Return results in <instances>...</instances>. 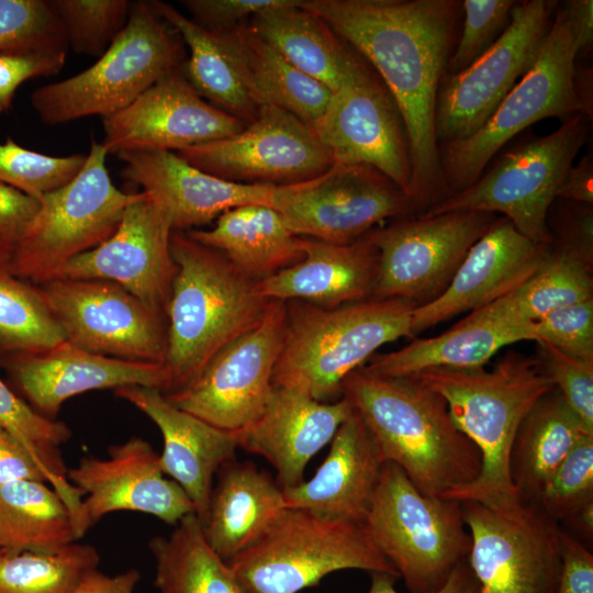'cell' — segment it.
<instances>
[{
  "mask_svg": "<svg viewBox=\"0 0 593 593\" xmlns=\"http://www.w3.org/2000/svg\"><path fill=\"white\" fill-rule=\"evenodd\" d=\"M0 427L41 458L56 474L67 478L59 447L70 438V429L63 422L41 415L1 378Z\"/></svg>",
  "mask_w": 593,
  "mask_h": 593,
  "instance_id": "46",
  "label": "cell"
},
{
  "mask_svg": "<svg viewBox=\"0 0 593 593\" xmlns=\"http://www.w3.org/2000/svg\"><path fill=\"white\" fill-rule=\"evenodd\" d=\"M461 507L471 538L467 561L479 593L556 592L561 527L539 504L523 501L496 510L462 502Z\"/></svg>",
  "mask_w": 593,
  "mask_h": 593,
  "instance_id": "14",
  "label": "cell"
},
{
  "mask_svg": "<svg viewBox=\"0 0 593 593\" xmlns=\"http://www.w3.org/2000/svg\"><path fill=\"white\" fill-rule=\"evenodd\" d=\"M148 547L159 593H248L227 561L209 546L194 513L184 516L167 537H153Z\"/></svg>",
  "mask_w": 593,
  "mask_h": 593,
  "instance_id": "38",
  "label": "cell"
},
{
  "mask_svg": "<svg viewBox=\"0 0 593 593\" xmlns=\"http://www.w3.org/2000/svg\"><path fill=\"white\" fill-rule=\"evenodd\" d=\"M351 412L345 396L322 402L302 388L277 385L259 417L238 432L239 448L270 462L282 490L293 488L304 481L311 458L331 443Z\"/></svg>",
  "mask_w": 593,
  "mask_h": 593,
  "instance_id": "26",
  "label": "cell"
},
{
  "mask_svg": "<svg viewBox=\"0 0 593 593\" xmlns=\"http://www.w3.org/2000/svg\"><path fill=\"white\" fill-rule=\"evenodd\" d=\"M558 524H572L592 538L593 533V435H585L559 466L539 503Z\"/></svg>",
  "mask_w": 593,
  "mask_h": 593,
  "instance_id": "42",
  "label": "cell"
},
{
  "mask_svg": "<svg viewBox=\"0 0 593 593\" xmlns=\"http://www.w3.org/2000/svg\"><path fill=\"white\" fill-rule=\"evenodd\" d=\"M415 307L399 299H367L334 309L286 302L283 343L272 385L299 387L322 402L342 396L345 378L378 348L401 337L413 338Z\"/></svg>",
  "mask_w": 593,
  "mask_h": 593,
  "instance_id": "5",
  "label": "cell"
},
{
  "mask_svg": "<svg viewBox=\"0 0 593 593\" xmlns=\"http://www.w3.org/2000/svg\"><path fill=\"white\" fill-rule=\"evenodd\" d=\"M585 435L579 416L553 387L523 418L510 456L512 483L521 500L539 503L548 482Z\"/></svg>",
  "mask_w": 593,
  "mask_h": 593,
  "instance_id": "34",
  "label": "cell"
},
{
  "mask_svg": "<svg viewBox=\"0 0 593 593\" xmlns=\"http://www.w3.org/2000/svg\"><path fill=\"white\" fill-rule=\"evenodd\" d=\"M281 0H186L182 3L193 21L213 32H225L246 24L258 12Z\"/></svg>",
  "mask_w": 593,
  "mask_h": 593,
  "instance_id": "52",
  "label": "cell"
},
{
  "mask_svg": "<svg viewBox=\"0 0 593 593\" xmlns=\"http://www.w3.org/2000/svg\"><path fill=\"white\" fill-rule=\"evenodd\" d=\"M572 35L577 56L586 54L593 44V1L569 0L562 8Z\"/></svg>",
  "mask_w": 593,
  "mask_h": 593,
  "instance_id": "55",
  "label": "cell"
},
{
  "mask_svg": "<svg viewBox=\"0 0 593 593\" xmlns=\"http://www.w3.org/2000/svg\"><path fill=\"white\" fill-rule=\"evenodd\" d=\"M64 340L40 287L0 266V356L38 353Z\"/></svg>",
  "mask_w": 593,
  "mask_h": 593,
  "instance_id": "39",
  "label": "cell"
},
{
  "mask_svg": "<svg viewBox=\"0 0 593 593\" xmlns=\"http://www.w3.org/2000/svg\"><path fill=\"white\" fill-rule=\"evenodd\" d=\"M60 21L45 0H0V52L67 51Z\"/></svg>",
  "mask_w": 593,
  "mask_h": 593,
  "instance_id": "45",
  "label": "cell"
},
{
  "mask_svg": "<svg viewBox=\"0 0 593 593\" xmlns=\"http://www.w3.org/2000/svg\"><path fill=\"white\" fill-rule=\"evenodd\" d=\"M378 70L410 146L415 215L447 198L435 133L439 86L455 45L456 0H301Z\"/></svg>",
  "mask_w": 593,
  "mask_h": 593,
  "instance_id": "1",
  "label": "cell"
},
{
  "mask_svg": "<svg viewBox=\"0 0 593 593\" xmlns=\"http://www.w3.org/2000/svg\"><path fill=\"white\" fill-rule=\"evenodd\" d=\"M114 393L157 425L164 440L161 470L186 492L202 525L209 512L213 477L234 459L239 448L238 432L221 429L178 409L157 388L130 385Z\"/></svg>",
  "mask_w": 593,
  "mask_h": 593,
  "instance_id": "27",
  "label": "cell"
},
{
  "mask_svg": "<svg viewBox=\"0 0 593 593\" xmlns=\"http://www.w3.org/2000/svg\"><path fill=\"white\" fill-rule=\"evenodd\" d=\"M536 340L534 322L514 316L501 299L471 311L445 333L413 338L404 347L372 355L362 366L383 377H409L427 368H481L503 347Z\"/></svg>",
  "mask_w": 593,
  "mask_h": 593,
  "instance_id": "29",
  "label": "cell"
},
{
  "mask_svg": "<svg viewBox=\"0 0 593 593\" xmlns=\"http://www.w3.org/2000/svg\"><path fill=\"white\" fill-rule=\"evenodd\" d=\"M217 33L228 46L243 81L258 107H279L310 126L323 114L333 92L290 64L248 23Z\"/></svg>",
  "mask_w": 593,
  "mask_h": 593,
  "instance_id": "35",
  "label": "cell"
},
{
  "mask_svg": "<svg viewBox=\"0 0 593 593\" xmlns=\"http://www.w3.org/2000/svg\"><path fill=\"white\" fill-rule=\"evenodd\" d=\"M536 340L593 363V299L552 311L534 322Z\"/></svg>",
  "mask_w": 593,
  "mask_h": 593,
  "instance_id": "49",
  "label": "cell"
},
{
  "mask_svg": "<svg viewBox=\"0 0 593 593\" xmlns=\"http://www.w3.org/2000/svg\"><path fill=\"white\" fill-rule=\"evenodd\" d=\"M249 27L303 74L336 91L360 60L301 0H281L255 14Z\"/></svg>",
  "mask_w": 593,
  "mask_h": 593,
  "instance_id": "33",
  "label": "cell"
},
{
  "mask_svg": "<svg viewBox=\"0 0 593 593\" xmlns=\"http://www.w3.org/2000/svg\"><path fill=\"white\" fill-rule=\"evenodd\" d=\"M556 8L548 0L516 2L493 44L467 68L443 78L435 111L438 145L471 136L490 119L535 63Z\"/></svg>",
  "mask_w": 593,
  "mask_h": 593,
  "instance_id": "13",
  "label": "cell"
},
{
  "mask_svg": "<svg viewBox=\"0 0 593 593\" xmlns=\"http://www.w3.org/2000/svg\"><path fill=\"white\" fill-rule=\"evenodd\" d=\"M177 154L222 179L272 186L313 179L334 165L309 124L271 104L260 105L254 121L240 133Z\"/></svg>",
  "mask_w": 593,
  "mask_h": 593,
  "instance_id": "18",
  "label": "cell"
},
{
  "mask_svg": "<svg viewBox=\"0 0 593 593\" xmlns=\"http://www.w3.org/2000/svg\"><path fill=\"white\" fill-rule=\"evenodd\" d=\"M399 578L382 573H371V584L367 593H399L394 583ZM432 593H479V583L468 563H460L447 581Z\"/></svg>",
  "mask_w": 593,
  "mask_h": 593,
  "instance_id": "54",
  "label": "cell"
},
{
  "mask_svg": "<svg viewBox=\"0 0 593 593\" xmlns=\"http://www.w3.org/2000/svg\"><path fill=\"white\" fill-rule=\"evenodd\" d=\"M67 51L7 53L0 52V113L7 112L16 89L26 80L57 74Z\"/></svg>",
  "mask_w": 593,
  "mask_h": 593,
  "instance_id": "50",
  "label": "cell"
},
{
  "mask_svg": "<svg viewBox=\"0 0 593 593\" xmlns=\"http://www.w3.org/2000/svg\"><path fill=\"white\" fill-rule=\"evenodd\" d=\"M575 58L574 42L560 9L532 68L481 128L465 139L439 144L447 198L474 183L492 157L532 124L552 116H588L575 87Z\"/></svg>",
  "mask_w": 593,
  "mask_h": 593,
  "instance_id": "9",
  "label": "cell"
},
{
  "mask_svg": "<svg viewBox=\"0 0 593 593\" xmlns=\"http://www.w3.org/2000/svg\"><path fill=\"white\" fill-rule=\"evenodd\" d=\"M149 4L154 13L171 25L188 45L187 80L194 90L223 111L246 123L253 122L259 107L246 88L222 35L202 27L165 2L152 1Z\"/></svg>",
  "mask_w": 593,
  "mask_h": 593,
  "instance_id": "37",
  "label": "cell"
},
{
  "mask_svg": "<svg viewBox=\"0 0 593 593\" xmlns=\"http://www.w3.org/2000/svg\"><path fill=\"white\" fill-rule=\"evenodd\" d=\"M592 209H585L572 215L563 234H560L558 247L578 256L592 266Z\"/></svg>",
  "mask_w": 593,
  "mask_h": 593,
  "instance_id": "56",
  "label": "cell"
},
{
  "mask_svg": "<svg viewBox=\"0 0 593 593\" xmlns=\"http://www.w3.org/2000/svg\"><path fill=\"white\" fill-rule=\"evenodd\" d=\"M179 44L148 2L132 5L125 26L99 59L65 80L31 94L40 120L55 125L89 115L110 116L166 75L177 71Z\"/></svg>",
  "mask_w": 593,
  "mask_h": 593,
  "instance_id": "8",
  "label": "cell"
},
{
  "mask_svg": "<svg viewBox=\"0 0 593 593\" xmlns=\"http://www.w3.org/2000/svg\"><path fill=\"white\" fill-rule=\"evenodd\" d=\"M383 462L400 467L424 494L443 497L481 471V455L454 424L441 394L415 376L383 377L362 366L342 384Z\"/></svg>",
  "mask_w": 593,
  "mask_h": 593,
  "instance_id": "2",
  "label": "cell"
},
{
  "mask_svg": "<svg viewBox=\"0 0 593 593\" xmlns=\"http://www.w3.org/2000/svg\"><path fill=\"white\" fill-rule=\"evenodd\" d=\"M87 155L54 157L19 145L8 137L0 143V182L33 198L61 188L82 169Z\"/></svg>",
  "mask_w": 593,
  "mask_h": 593,
  "instance_id": "44",
  "label": "cell"
},
{
  "mask_svg": "<svg viewBox=\"0 0 593 593\" xmlns=\"http://www.w3.org/2000/svg\"><path fill=\"white\" fill-rule=\"evenodd\" d=\"M170 251L177 270L166 311L163 394L188 385L217 351L255 327L272 301L258 281L187 233L172 232Z\"/></svg>",
  "mask_w": 593,
  "mask_h": 593,
  "instance_id": "4",
  "label": "cell"
},
{
  "mask_svg": "<svg viewBox=\"0 0 593 593\" xmlns=\"http://www.w3.org/2000/svg\"><path fill=\"white\" fill-rule=\"evenodd\" d=\"M78 539L72 513L49 484L25 480L0 486V548L51 553Z\"/></svg>",
  "mask_w": 593,
  "mask_h": 593,
  "instance_id": "36",
  "label": "cell"
},
{
  "mask_svg": "<svg viewBox=\"0 0 593 593\" xmlns=\"http://www.w3.org/2000/svg\"><path fill=\"white\" fill-rule=\"evenodd\" d=\"M100 556L88 544L36 553L0 548V593H75Z\"/></svg>",
  "mask_w": 593,
  "mask_h": 593,
  "instance_id": "40",
  "label": "cell"
},
{
  "mask_svg": "<svg viewBox=\"0 0 593 593\" xmlns=\"http://www.w3.org/2000/svg\"><path fill=\"white\" fill-rule=\"evenodd\" d=\"M496 219L488 212H448L404 217L370 231L368 235L378 250L370 299H399L416 307L434 301Z\"/></svg>",
  "mask_w": 593,
  "mask_h": 593,
  "instance_id": "12",
  "label": "cell"
},
{
  "mask_svg": "<svg viewBox=\"0 0 593 593\" xmlns=\"http://www.w3.org/2000/svg\"><path fill=\"white\" fill-rule=\"evenodd\" d=\"M284 325L286 302L272 300L255 327L217 351L188 385L165 398L221 429H245L262 413L272 391Z\"/></svg>",
  "mask_w": 593,
  "mask_h": 593,
  "instance_id": "17",
  "label": "cell"
},
{
  "mask_svg": "<svg viewBox=\"0 0 593 593\" xmlns=\"http://www.w3.org/2000/svg\"><path fill=\"white\" fill-rule=\"evenodd\" d=\"M64 29L68 46L79 54L101 56L125 26L126 0H48Z\"/></svg>",
  "mask_w": 593,
  "mask_h": 593,
  "instance_id": "43",
  "label": "cell"
},
{
  "mask_svg": "<svg viewBox=\"0 0 593 593\" xmlns=\"http://www.w3.org/2000/svg\"><path fill=\"white\" fill-rule=\"evenodd\" d=\"M501 299L513 315L535 322L558 309L592 300V266L560 247L551 248L539 269Z\"/></svg>",
  "mask_w": 593,
  "mask_h": 593,
  "instance_id": "41",
  "label": "cell"
},
{
  "mask_svg": "<svg viewBox=\"0 0 593 593\" xmlns=\"http://www.w3.org/2000/svg\"><path fill=\"white\" fill-rule=\"evenodd\" d=\"M560 571L555 593H593V555L575 537L560 530Z\"/></svg>",
  "mask_w": 593,
  "mask_h": 593,
  "instance_id": "53",
  "label": "cell"
},
{
  "mask_svg": "<svg viewBox=\"0 0 593 593\" xmlns=\"http://www.w3.org/2000/svg\"><path fill=\"white\" fill-rule=\"evenodd\" d=\"M551 248V242L534 243L506 217H497L471 246L448 288L434 301L414 309L412 337L512 293L539 269Z\"/></svg>",
  "mask_w": 593,
  "mask_h": 593,
  "instance_id": "23",
  "label": "cell"
},
{
  "mask_svg": "<svg viewBox=\"0 0 593 593\" xmlns=\"http://www.w3.org/2000/svg\"><path fill=\"white\" fill-rule=\"evenodd\" d=\"M107 155L102 143L92 138L79 174L38 199L40 209L10 261L13 275L41 286L74 257L114 234L126 206L141 192L126 193L113 184Z\"/></svg>",
  "mask_w": 593,
  "mask_h": 593,
  "instance_id": "10",
  "label": "cell"
},
{
  "mask_svg": "<svg viewBox=\"0 0 593 593\" xmlns=\"http://www.w3.org/2000/svg\"><path fill=\"white\" fill-rule=\"evenodd\" d=\"M141 579L137 569L107 575L98 569L86 574L75 593H134Z\"/></svg>",
  "mask_w": 593,
  "mask_h": 593,
  "instance_id": "58",
  "label": "cell"
},
{
  "mask_svg": "<svg viewBox=\"0 0 593 593\" xmlns=\"http://www.w3.org/2000/svg\"><path fill=\"white\" fill-rule=\"evenodd\" d=\"M377 271L378 250L368 234L348 244L304 237L302 260L258 281V289L269 300L334 309L370 299Z\"/></svg>",
  "mask_w": 593,
  "mask_h": 593,
  "instance_id": "30",
  "label": "cell"
},
{
  "mask_svg": "<svg viewBox=\"0 0 593 593\" xmlns=\"http://www.w3.org/2000/svg\"><path fill=\"white\" fill-rule=\"evenodd\" d=\"M333 164L376 168L409 195L410 146L391 94L360 61L311 124Z\"/></svg>",
  "mask_w": 593,
  "mask_h": 593,
  "instance_id": "19",
  "label": "cell"
},
{
  "mask_svg": "<svg viewBox=\"0 0 593 593\" xmlns=\"http://www.w3.org/2000/svg\"><path fill=\"white\" fill-rule=\"evenodd\" d=\"M383 463L372 435L353 407L314 475L282 490L286 508L363 524Z\"/></svg>",
  "mask_w": 593,
  "mask_h": 593,
  "instance_id": "28",
  "label": "cell"
},
{
  "mask_svg": "<svg viewBox=\"0 0 593 593\" xmlns=\"http://www.w3.org/2000/svg\"><path fill=\"white\" fill-rule=\"evenodd\" d=\"M589 120L580 113L569 116L555 132L505 153L470 187L418 215L462 211L501 213L532 242H552L548 212L586 141Z\"/></svg>",
  "mask_w": 593,
  "mask_h": 593,
  "instance_id": "11",
  "label": "cell"
},
{
  "mask_svg": "<svg viewBox=\"0 0 593 593\" xmlns=\"http://www.w3.org/2000/svg\"><path fill=\"white\" fill-rule=\"evenodd\" d=\"M38 209V199L0 182V266H10Z\"/></svg>",
  "mask_w": 593,
  "mask_h": 593,
  "instance_id": "51",
  "label": "cell"
},
{
  "mask_svg": "<svg viewBox=\"0 0 593 593\" xmlns=\"http://www.w3.org/2000/svg\"><path fill=\"white\" fill-rule=\"evenodd\" d=\"M108 154L180 150L240 133L248 123L206 103L179 71L102 119Z\"/></svg>",
  "mask_w": 593,
  "mask_h": 593,
  "instance_id": "21",
  "label": "cell"
},
{
  "mask_svg": "<svg viewBox=\"0 0 593 593\" xmlns=\"http://www.w3.org/2000/svg\"><path fill=\"white\" fill-rule=\"evenodd\" d=\"M537 359L545 372L581 419L593 433V363L571 357L544 340H537Z\"/></svg>",
  "mask_w": 593,
  "mask_h": 593,
  "instance_id": "48",
  "label": "cell"
},
{
  "mask_svg": "<svg viewBox=\"0 0 593 593\" xmlns=\"http://www.w3.org/2000/svg\"><path fill=\"white\" fill-rule=\"evenodd\" d=\"M172 232L164 209L141 191L114 234L74 257L54 279L111 281L166 314L177 270L170 251Z\"/></svg>",
  "mask_w": 593,
  "mask_h": 593,
  "instance_id": "20",
  "label": "cell"
},
{
  "mask_svg": "<svg viewBox=\"0 0 593 593\" xmlns=\"http://www.w3.org/2000/svg\"><path fill=\"white\" fill-rule=\"evenodd\" d=\"M227 563L248 593H299L348 569L400 579L363 524L293 508H286L256 542Z\"/></svg>",
  "mask_w": 593,
  "mask_h": 593,
  "instance_id": "7",
  "label": "cell"
},
{
  "mask_svg": "<svg viewBox=\"0 0 593 593\" xmlns=\"http://www.w3.org/2000/svg\"><path fill=\"white\" fill-rule=\"evenodd\" d=\"M444 396L456 427L481 455L479 475L444 499L512 510L521 500L510 474L517 429L533 405L553 388L537 357L507 351L493 367L427 368L414 374Z\"/></svg>",
  "mask_w": 593,
  "mask_h": 593,
  "instance_id": "3",
  "label": "cell"
},
{
  "mask_svg": "<svg viewBox=\"0 0 593 593\" xmlns=\"http://www.w3.org/2000/svg\"><path fill=\"white\" fill-rule=\"evenodd\" d=\"M219 473L202 529L209 546L228 561L256 542L286 505L278 482L251 461L233 459Z\"/></svg>",
  "mask_w": 593,
  "mask_h": 593,
  "instance_id": "31",
  "label": "cell"
},
{
  "mask_svg": "<svg viewBox=\"0 0 593 593\" xmlns=\"http://www.w3.org/2000/svg\"><path fill=\"white\" fill-rule=\"evenodd\" d=\"M193 240L224 255L255 281L302 260L304 237L295 235L270 205L248 204L221 214L210 230H190Z\"/></svg>",
  "mask_w": 593,
  "mask_h": 593,
  "instance_id": "32",
  "label": "cell"
},
{
  "mask_svg": "<svg viewBox=\"0 0 593 593\" xmlns=\"http://www.w3.org/2000/svg\"><path fill=\"white\" fill-rule=\"evenodd\" d=\"M65 339L92 354L164 363L167 316L118 283L53 279L38 286Z\"/></svg>",
  "mask_w": 593,
  "mask_h": 593,
  "instance_id": "16",
  "label": "cell"
},
{
  "mask_svg": "<svg viewBox=\"0 0 593 593\" xmlns=\"http://www.w3.org/2000/svg\"><path fill=\"white\" fill-rule=\"evenodd\" d=\"M122 177L141 187L167 213L172 230L204 225L248 204L272 206L276 186L242 183L204 172L168 150L118 154Z\"/></svg>",
  "mask_w": 593,
  "mask_h": 593,
  "instance_id": "24",
  "label": "cell"
},
{
  "mask_svg": "<svg viewBox=\"0 0 593 593\" xmlns=\"http://www.w3.org/2000/svg\"><path fill=\"white\" fill-rule=\"evenodd\" d=\"M272 208L295 235L348 244L390 217L414 213L410 197L376 168L334 164L299 183L276 186Z\"/></svg>",
  "mask_w": 593,
  "mask_h": 593,
  "instance_id": "15",
  "label": "cell"
},
{
  "mask_svg": "<svg viewBox=\"0 0 593 593\" xmlns=\"http://www.w3.org/2000/svg\"><path fill=\"white\" fill-rule=\"evenodd\" d=\"M363 525L410 593L438 590L470 552L461 503L422 493L392 462L382 466Z\"/></svg>",
  "mask_w": 593,
  "mask_h": 593,
  "instance_id": "6",
  "label": "cell"
},
{
  "mask_svg": "<svg viewBox=\"0 0 593 593\" xmlns=\"http://www.w3.org/2000/svg\"><path fill=\"white\" fill-rule=\"evenodd\" d=\"M14 383L41 415L56 419L71 396L98 389L166 385L161 365L123 360L78 348L67 340L38 353L4 356Z\"/></svg>",
  "mask_w": 593,
  "mask_h": 593,
  "instance_id": "25",
  "label": "cell"
},
{
  "mask_svg": "<svg viewBox=\"0 0 593 593\" xmlns=\"http://www.w3.org/2000/svg\"><path fill=\"white\" fill-rule=\"evenodd\" d=\"M107 459L82 457L67 469V479L86 499L81 503L86 532L109 513L133 511L176 526L194 506L182 488L167 479L159 455L141 437L112 445Z\"/></svg>",
  "mask_w": 593,
  "mask_h": 593,
  "instance_id": "22",
  "label": "cell"
},
{
  "mask_svg": "<svg viewBox=\"0 0 593 593\" xmlns=\"http://www.w3.org/2000/svg\"><path fill=\"white\" fill-rule=\"evenodd\" d=\"M557 198L592 205L593 163L591 155H585L577 165L570 167L557 192Z\"/></svg>",
  "mask_w": 593,
  "mask_h": 593,
  "instance_id": "57",
  "label": "cell"
},
{
  "mask_svg": "<svg viewBox=\"0 0 593 593\" xmlns=\"http://www.w3.org/2000/svg\"><path fill=\"white\" fill-rule=\"evenodd\" d=\"M516 1L465 0V20L460 37L448 60L446 75H455L480 57L494 42L507 21Z\"/></svg>",
  "mask_w": 593,
  "mask_h": 593,
  "instance_id": "47",
  "label": "cell"
}]
</instances>
